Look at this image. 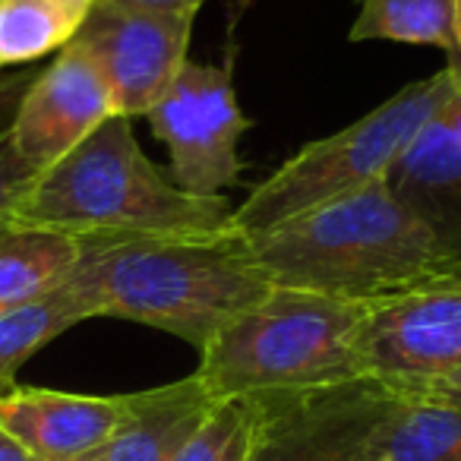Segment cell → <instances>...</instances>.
<instances>
[{
  "label": "cell",
  "mask_w": 461,
  "mask_h": 461,
  "mask_svg": "<svg viewBox=\"0 0 461 461\" xmlns=\"http://www.w3.org/2000/svg\"><path fill=\"white\" fill-rule=\"evenodd\" d=\"M67 288L89 316L130 320L184 339L199 354L234 316L269 294L247 234L234 228L209 234L86 240Z\"/></svg>",
  "instance_id": "1"
},
{
  "label": "cell",
  "mask_w": 461,
  "mask_h": 461,
  "mask_svg": "<svg viewBox=\"0 0 461 461\" xmlns=\"http://www.w3.org/2000/svg\"><path fill=\"white\" fill-rule=\"evenodd\" d=\"M247 240L276 288L357 303L461 272L389 180L247 234Z\"/></svg>",
  "instance_id": "2"
},
{
  "label": "cell",
  "mask_w": 461,
  "mask_h": 461,
  "mask_svg": "<svg viewBox=\"0 0 461 461\" xmlns=\"http://www.w3.org/2000/svg\"><path fill=\"white\" fill-rule=\"evenodd\" d=\"M224 196H193L146 158L130 117L104 121L70 155L39 174L16 205V228L79 240L209 234L230 228Z\"/></svg>",
  "instance_id": "3"
},
{
  "label": "cell",
  "mask_w": 461,
  "mask_h": 461,
  "mask_svg": "<svg viewBox=\"0 0 461 461\" xmlns=\"http://www.w3.org/2000/svg\"><path fill=\"white\" fill-rule=\"evenodd\" d=\"M364 303L272 288L199 354L196 379L212 398H257L364 379Z\"/></svg>",
  "instance_id": "4"
},
{
  "label": "cell",
  "mask_w": 461,
  "mask_h": 461,
  "mask_svg": "<svg viewBox=\"0 0 461 461\" xmlns=\"http://www.w3.org/2000/svg\"><path fill=\"white\" fill-rule=\"evenodd\" d=\"M455 89L458 73L446 64L433 77L404 86L351 127L303 146L272 177L253 186L244 203L234 205L230 228L257 234L322 203L389 180L398 158L408 152L429 117L455 95Z\"/></svg>",
  "instance_id": "5"
},
{
  "label": "cell",
  "mask_w": 461,
  "mask_h": 461,
  "mask_svg": "<svg viewBox=\"0 0 461 461\" xmlns=\"http://www.w3.org/2000/svg\"><path fill=\"white\" fill-rule=\"evenodd\" d=\"M146 117L152 136L165 142L171 158L167 174L180 190L193 196H221L240 184V136L253 121L240 111L234 73L228 67L186 60L171 89Z\"/></svg>",
  "instance_id": "6"
},
{
  "label": "cell",
  "mask_w": 461,
  "mask_h": 461,
  "mask_svg": "<svg viewBox=\"0 0 461 461\" xmlns=\"http://www.w3.org/2000/svg\"><path fill=\"white\" fill-rule=\"evenodd\" d=\"M257 408L247 461H357L402 395L379 379L250 398Z\"/></svg>",
  "instance_id": "7"
},
{
  "label": "cell",
  "mask_w": 461,
  "mask_h": 461,
  "mask_svg": "<svg viewBox=\"0 0 461 461\" xmlns=\"http://www.w3.org/2000/svg\"><path fill=\"white\" fill-rule=\"evenodd\" d=\"M199 10L95 0L77 41L98 67L117 117H146L186 64Z\"/></svg>",
  "instance_id": "8"
},
{
  "label": "cell",
  "mask_w": 461,
  "mask_h": 461,
  "mask_svg": "<svg viewBox=\"0 0 461 461\" xmlns=\"http://www.w3.org/2000/svg\"><path fill=\"white\" fill-rule=\"evenodd\" d=\"M360 360L398 395L461 370V272L364 303Z\"/></svg>",
  "instance_id": "9"
},
{
  "label": "cell",
  "mask_w": 461,
  "mask_h": 461,
  "mask_svg": "<svg viewBox=\"0 0 461 461\" xmlns=\"http://www.w3.org/2000/svg\"><path fill=\"white\" fill-rule=\"evenodd\" d=\"M114 114V102L89 54L70 41L35 73L10 121V140L32 167L45 171L70 155Z\"/></svg>",
  "instance_id": "10"
},
{
  "label": "cell",
  "mask_w": 461,
  "mask_h": 461,
  "mask_svg": "<svg viewBox=\"0 0 461 461\" xmlns=\"http://www.w3.org/2000/svg\"><path fill=\"white\" fill-rule=\"evenodd\" d=\"M133 408L130 395H77L16 385L0 395V433L35 461H83L117 433Z\"/></svg>",
  "instance_id": "11"
},
{
  "label": "cell",
  "mask_w": 461,
  "mask_h": 461,
  "mask_svg": "<svg viewBox=\"0 0 461 461\" xmlns=\"http://www.w3.org/2000/svg\"><path fill=\"white\" fill-rule=\"evenodd\" d=\"M389 186L461 269V79L392 167Z\"/></svg>",
  "instance_id": "12"
},
{
  "label": "cell",
  "mask_w": 461,
  "mask_h": 461,
  "mask_svg": "<svg viewBox=\"0 0 461 461\" xmlns=\"http://www.w3.org/2000/svg\"><path fill=\"white\" fill-rule=\"evenodd\" d=\"M215 398L196 373L158 389L133 392V408L117 433L95 452L98 461H174Z\"/></svg>",
  "instance_id": "13"
},
{
  "label": "cell",
  "mask_w": 461,
  "mask_h": 461,
  "mask_svg": "<svg viewBox=\"0 0 461 461\" xmlns=\"http://www.w3.org/2000/svg\"><path fill=\"white\" fill-rule=\"evenodd\" d=\"M86 240L41 228H10L0 238V313L54 294L77 269Z\"/></svg>",
  "instance_id": "14"
},
{
  "label": "cell",
  "mask_w": 461,
  "mask_h": 461,
  "mask_svg": "<svg viewBox=\"0 0 461 461\" xmlns=\"http://www.w3.org/2000/svg\"><path fill=\"white\" fill-rule=\"evenodd\" d=\"M357 461H461V404L402 398Z\"/></svg>",
  "instance_id": "15"
},
{
  "label": "cell",
  "mask_w": 461,
  "mask_h": 461,
  "mask_svg": "<svg viewBox=\"0 0 461 461\" xmlns=\"http://www.w3.org/2000/svg\"><path fill=\"white\" fill-rule=\"evenodd\" d=\"M92 7L95 0H0V70L64 51Z\"/></svg>",
  "instance_id": "16"
},
{
  "label": "cell",
  "mask_w": 461,
  "mask_h": 461,
  "mask_svg": "<svg viewBox=\"0 0 461 461\" xmlns=\"http://www.w3.org/2000/svg\"><path fill=\"white\" fill-rule=\"evenodd\" d=\"M86 320H92L89 310L67 288V282L29 307L0 313V395L16 389V373L29 357Z\"/></svg>",
  "instance_id": "17"
},
{
  "label": "cell",
  "mask_w": 461,
  "mask_h": 461,
  "mask_svg": "<svg viewBox=\"0 0 461 461\" xmlns=\"http://www.w3.org/2000/svg\"><path fill=\"white\" fill-rule=\"evenodd\" d=\"M455 0H360L351 41H398L442 48L452 58Z\"/></svg>",
  "instance_id": "18"
},
{
  "label": "cell",
  "mask_w": 461,
  "mask_h": 461,
  "mask_svg": "<svg viewBox=\"0 0 461 461\" xmlns=\"http://www.w3.org/2000/svg\"><path fill=\"white\" fill-rule=\"evenodd\" d=\"M257 408L250 398H218L174 461H247Z\"/></svg>",
  "instance_id": "19"
},
{
  "label": "cell",
  "mask_w": 461,
  "mask_h": 461,
  "mask_svg": "<svg viewBox=\"0 0 461 461\" xmlns=\"http://www.w3.org/2000/svg\"><path fill=\"white\" fill-rule=\"evenodd\" d=\"M39 167H32L10 140V127L0 130V238L10 228H16V205L29 193L32 180L39 177Z\"/></svg>",
  "instance_id": "20"
},
{
  "label": "cell",
  "mask_w": 461,
  "mask_h": 461,
  "mask_svg": "<svg viewBox=\"0 0 461 461\" xmlns=\"http://www.w3.org/2000/svg\"><path fill=\"white\" fill-rule=\"evenodd\" d=\"M35 79V70L16 67V70H0V130H7L26 95L29 83Z\"/></svg>",
  "instance_id": "21"
},
{
  "label": "cell",
  "mask_w": 461,
  "mask_h": 461,
  "mask_svg": "<svg viewBox=\"0 0 461 461\" xmlns=\"http://www.w3.org/2000/svg\"><path fill=\"white\" fill-rule=\"evenodd\" d=\"M402 398H427V402H442V404H461V370L448 373V376L436 379V383H427L420 389L408 392Z\"/></svg>",
  "instance_id": "22"
},
{
  "label": "cell",
  "mask_w": 461,
  "mask_h": 461,
  "mask_svg": "<svg viewBox=\"0 0 461 461\" xmlns=\"http://www.w3.org/2000/svg\"><path fill=\"white\" fill-rule=\"evenodd\" d=\"M121 4H140V7H167V10H199L205 0H121ZM253 0H238V10H234V20L250 7Z\"/></svg>",
  "instance_id": "23"
},
{
  "label": "cell",
  "mask_w": 461,
  "mask_h": 461,
  "mask_svg": "<svg viewBox=\"0 0 461 461\" xmlns=\"http://www.w3.org/2000/svg\"><path fill=\"white\" fill-rule=\"evenodd\" d=\"M0 461H35V458L16 439H10L7 433H0Z\"/></svg>",
  "instance_id": "24"
},
{
  "label": "cell",
  "mask_w": 461,
  "mask_h": 461,
  "mask_svg": "<svg viewBox=\"0 0 461 461\" xmlns=\"http://www.w3.org/2000/svg\"><path fill=\"white\" fill-rule=\"evenodd\" d=\"M452 41L455 51L448 60H461V0H455V16H452Z\"/></svg>",
  "instance_id": "25"
},
{
  "label": "cell",
  "mask_w": 461,
  "mask_h": 461,
  "mask_svg": "<svg viewBox=\"0 0 461 461\" xmlns=\"http://www.w3.org/2000/svg\"><path fill=\"white\" fill-rule=\"evenodd\" d=\"M448 64L455 67V73H458V79H461V60H448Z\"/></svg>",
  "instance_id": "26"
},
{
  "label": "cell",
  "mask_w": 461,
  "mask_h": 461,
  "mask_svg": "<svg viewBox=\"0 0 461 461\" xmlns=\"http://www.w3.org/2000/svg\"><path fill=\"white\" fill-rule=\"evenodd\" d=\"M83 461H98V458H95V455H89V458H83Z\"/></svg>",
  "instance_id": "27"
}]
</instances>
